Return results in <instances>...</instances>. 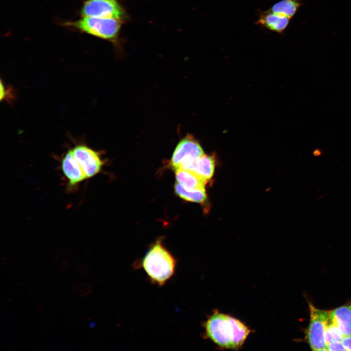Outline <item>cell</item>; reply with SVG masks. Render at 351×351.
Wrapping results in <instances>:
<instances>
[{
	"label": "cell",
	"mask_w": 351,
	"mask_h": 351,
	"mask_svg": "<svg viewBox=\"0 0 351 351\" xmlns=\"http://www.w3.org/2000/svg\"><path fill=\"white\" fill-rule=\"evenodd\" d=\"M207 336L219 346L236 349L243 344L250 331L240 321L228 315L216 313L205 324Z\"/></svg>",
	"instance_id": "cell-1"
},
{
	"label": "cell",
	"mask_w": 351,
	"mask_h": 351,
	"mask_svg": "<svg viewBox=\"0 0 351 351\" xmlns=\"http://www.w3.org/2000/svg\"><path fill=\"white\" fill-rule=\"evenodd\" d=\"M143 270L150 281L159 287L164 286L174 275L177 261L160 241L153 244L144 256L135 265Z\"/></svg>",
	"instance_id": "cell-2"
},
{
	"label": "cell",
	"mask_w": 351,
	"mask_h": 351,
	"mask_svg": "<svg viewBox=\"0 0 351 351\" xmlns=\"http://www.w3.org/2000/svg\"><path fill=\"white\" fill-rule=\"evenodd\" d=\"M122 23V20L116 19L81 16L77 20L63 22V25L101 39L115 42Z\"/></svg>",
	"instance_id": "cell-3"
},
{
	"label": "cell",
	"mask_w": 351,
	"mask_h": 351,
	"mask_svg": "<svg viewBox=\"0 0 351 351\" xmlns=\"http://www.w3.org/2000/svg\"><path fill=\"white\" fill-rule=\"evenodd\" d=\"M310 318L307 338L312 351H327L325 332L330 312L320 310L309 303Z\"/></svg>",
	"instance_id": "cell-4"
},
{
	"label": "cell",
	"mask_w": 351,
	"mask_h": 351,
	"mask_svg": "<svg viewBox=\"0 0 351 351\" xmlns=\"http://www.w3.org/2000/svg\"><path fill=\"white\" fill-rule=\"evenodd\" d=\"M204 154L200 144L192 136L188 135L176 145L170 164L175 169L191 171L196 160Z\"/></svg>",
	"instance_id": "cell-5"
},
{
	"label": "cell",
	"mask_w": 351,
	"mask_h": 351,
	"mask_svg": "<svg viewBox=\"0 0 351 351\" xmlns=\"http://www.w3.org/2000/svg\"><path fill=\"white\" fill-rule=\"evenodd\" d=\"M81 16L124 20L125 12L117 0H86L80 10Z\"/></svg>",
	"instance_id": "cell-6"
},
{
	"label": "cell",
	"mask_w": 351,
	"mask_h": 351,
	"mask_svg": "<svg viewBox=\"0 0 351 351\" xmlns=\"http://www.w3.org/2000/svg\"><path fill=\"white\" fill-rule=\"evenodd\" d=\"M72 150L88 179L95 176L101 171L103 162L98 152L84 144L77 145Z\"/></svg>",
	"instance_id": "cell-7"
},
{
	"label": "cell",
	"mask_w": 351,
	"mask_h": 351,
	"mask_svg": "<svg viewBox=\"0 0 351 351\" xmlns=\"http://www.w3.org/2000/svg\"><path fill=\"white\" fill-rule=\"evenodd\" d=\"M61 168L70 188L75 187L88 179L83 168L75 157L72 149L69 150L62 157Z\"/></svg>",
	"instance_id": "cell-8"
},
{
	"label": "cell",
	"mask_w": 351,
	"mask_h": 351,
	"mask_svg": "<svg viewBox=\"0 0 351 351\" xmlns=\"http://www.w3.org/2000/svg\"><path fill=\"white\" fill-rule=\"evenodd\" d=\"M290 19L267 10L260 15L256 23L272 31L281 33L287 27Z\"/></svg>",
	"instance_id": "cell-9"
},
{
	"label": "cell",
	"mask_w": 351,
	"mask_h": 351,
	"mask_svg": "<svg viewBox=\"0 0 351 351\" xmlns=\"http://www.w3.org/2000/svg\"><path fill=\"white\" fill-rule=\"evenodd\" d=\"M214 156L203 154L195 162L191 171L195 173L206 183L214 175Z\"/></svg>",
	"instance_id": "cell-10"
},
{
	"label": "cell",
	"mask_w": 351,
	"mask_h": 351,
	"mask_svg": "<svg viewBox=\"0 0 351 351\" xmlns=\"http://www.w3.org/2000/svg\"><path fill=\"white\" fill-rule=\"evenodd\" d=\"M177 183L190 189H205V182L192 171L182 169L175 170Z\"/></svg>",
	"instance_id": "cell-11"
},
{
	"label": "cell",
	"mask_w": 351,
	"mask_h": 351,
	"mask_svg": "<svg viewBox=\"0 0 351 351\" xmlns=\"http://www.w3.org/2000/svg\"><path fill=\"white\" fill-rule=\"evenodd\" d=\"M344 335H351V304L342 306L330 312Z\"/></svg>",
	"instance_id": "cell-12"
},
{
	"label": "cell",
	"mask_w": 351,
	"mask_h": 351,
	"mask_svg": "<svg viewBox=\"0 0 351 351\" xmlns=\"http://www.w3.org/2000/svg\"><path fill=\"white\" fill-rule=\"evenodd\" d=\"M301 5V0H282L274 4L268 10L291 19Z\"/></svg>",
	"instance_id": "cell-13"
},
{
	"label": "cell",
	"mask_w": 351,
	"mask_h": 351,
	"mask_svg": "<svg viewBox=\"0 0 351 351\" xmlns=\"http://www.w3.org/2000/svg\"><path fill=\"white\" fill-rule=\"evenodd\" d=\"M176 194L180 198L194 202L202 203L207 198L205 189H190L176 182L175 185Z\"/></svg>",
	"instance_id": "cell-14"
},
{
	"label": "cell",
	"mask_w": 351,
	"mask_h": 351,
	"mask_svg": "<svg viewBox=\"0 0 351 351\" xmlns=\"http://www.w3.org/2000/svg\"><path fill=\"white\" fill-rule=\"evenodd\" d=\"M344 336L339 326L330 314L325 332V340L327 344L331 342L341 341Z\"/></svg>",
	"instance_id": "cell-15"
},
{
	"label": "cell",
	"mask_w": 351,
	"mask_h": 351,
	"mask_svg": "<svg viewBox=\"0 0 351 351\" xmlns=\"http://www.w3.org/2000/svg\"><path fill=\"white\" fill-rule=\"evenodd\" d=\"M327 351H346L341 341L328 343L326 346Z\"/></svg>",
	"instance_id": "cell-16"
},
{
	"label": "cell",
	"mask_w": 351,
	"mask_h": 351,
	"mask_svg": "<svg viewBox=\"0 0 351 351\" xmlns=\"http://www.w3.org/2000/svg\"><path fill=\"white\" fill-rule=\"evenodd\" d=\"M341 342L346 351H351V335H344Z\"/></svg>",
	"instance_id": "cell-17"
},
{
	"label": "cell",
	"mask_w": 351,
	"mask_h": 351,
	"mask_svg": "<svg viewBox=\"0 0 351 351\" xmlns=\"http://www.w3.org/2000/svg\"><path fill=\"white\" fill-rule=\"evenodd\" d=\"M79 271L81 273H86L87 272H88L89 270L87 268V267H84V270H83L82 268L81 267L80 269H79Z\"/></svg>",
	"instance_id": "cell-18"
}]
</instances>
